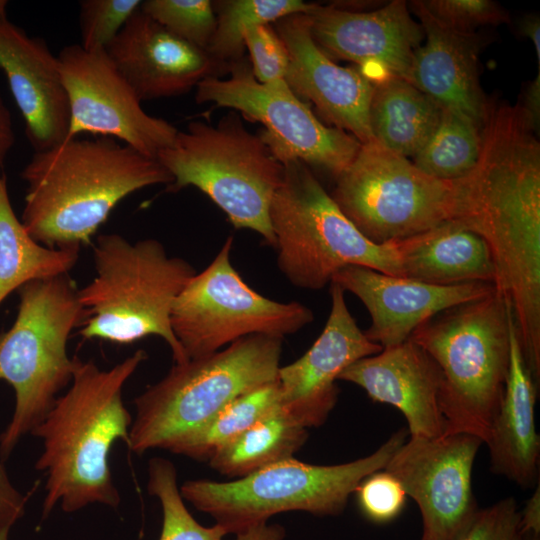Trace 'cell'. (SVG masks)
Returning <instances> with one entry per match:
<instances>
[{
	"mask_svg": "<svg viewBox=\"0 0 540 540\" xmlns=\"http://www.w3.org/2000/svg\"><path fill=\"white\" fill-rule=\"evenodd\" d=\"M453 222L481 236L495 287L511 305L525 365L540 383V151L517 140L486 144L460 180Z\"/></svg>",
	"mask_w": 540,
	"mask_h": 540,
	"instance_id": "1",
	"label": "cell"
},
{
	"mask_svg": "<svg viewBox=\"0 0 540 540\" xmlns=\"http://www.w3.org/2000/svg\"><path fill=\"white\" fill-rule=\"evenodd\" d=\"M20 176L21 222L30 236L48 248L78 251L127 196L173 181L156 158L109 137H72L37 151Z\"/></svg>",
	"mask_w": 540,
	"mask_h": 540,
	"instance_id": "2",
	"label": "cell"
},
{
	"mask_svg": "<svg viewBox=\"0 0 540 540\" xmlns=\"http://www.w3.org/2000/svg\"><path fill=\"white\" fill-rule=\"evenodd\" d=\"M146 358L144 350H137L103 370L76 357L68 390L31 432L43 442L35 464L47 476L43 517L58 503L65 512L94 503L118 506L109 455L116 441L128 443L132 418L122 390Z\"/></svg>",
	"mask_w": 540,
	"mask_h": 540,
	"instance_id": "3",
	"label": "cell"
},
{
	"mask_svg": "<svg viewBox=\"0 0 540 540\" xmlns=\"http://www.w3.org/2000/svg\"><path fill=\"white\" fill-rule=\"evenodd\" d=\"M512 317L507 298L495 289L436 314L409 337L440 369L445 433L487 442L505 392Z\"/></svg>",
	"mask_w": 540,
	"mask_h": 540,
	"instance_id": "4",
	"label": "cell"
},
{
	"mask_svg": "<svg viewBox=\"0 0 540 540\" xmlns=\"http://www.w3.org/2000/svg\"><path fill=\"white\" fill-rule=\"evenodd\" d=\"M93 260L96 275L78 291L87 315L79 330L83 339L127 345L159 336L170 347L174 364L188 361L170 318L195 268L169 256L156 239L131 243L116 233L96 237Z\"/></svg>",
	"mask_w": 540,
	"mask_h": 540,
	"instance_id": "5",
	"label": "cell"
},
{
	"mask_svg": "<svg viewBox=\"0 0 540 540\" xmlns=\"http://www.w3.org/2000/svg\"><path fill=\"white\" fill-rule=\"evenodd\" d=\"M78 291L68 273L32 280L17 290L16 319L0 334V380L12 386L16 399L11 421L0 435L2 460L72 381L76 357L68 356L67 344L87 318Z\"/></svg>",
	"mask_w": 540,
	"mask_h": 540,
	"instance_id": "6",
	"label": "cell"
},
{
	"mask_svg": "<svg viewBox=\"0 0 540 540\" xmlns=\"http://www.w3.org/2000/svg\"><path fill=\"white\" fill-rule=\"evenodd\" d=\"M283 338L243 337L223 350L174 364L134 400L127 446L168 450L242 394L277 380Z\"/></svg>",
	"mask_w": 540,
	"mask_h": 540,
	"instance_id": "7",
	"label": "cell"
},
{
	"mask_svg": "<svg viewBox=\"0 0 540 540\" xmlns=\"http://www.w3.org/2000/svg\"><path fill=\"white\" fill-rule=\"evenodd\" d=\"M156 158L172 176L168 191L198 188L236 229L255 231L275 247L270 206L283 181L284 165L236 111H229L216 125L189 122Z\"/></svg>",
	"mask_w": 540,
	"mask_h": 540,
	"instance_id": "8",
	"label": "cell"
},
{
	"mask_svg": "<svg viewBox=\"0 0 540 540\" xmlns=\"http://www.w3.org/2000/svg\"><path fill=\"white\" fill-rule=\"evenodd\" d=\"M407 436L401 428L372 454L348 463L313 465L291 457L228 482L188 480L180 493L226 534L237 535L282 512L337 515L365 477L386 467Z\"/></svg>",
	"mask_w": 540,
	"mask_h": 540,
	"instance_id": "9",
	"label": "cell"
},
{
	"mask_svg": "<svg viewBox=\"0 0 540 540\" xmlns=\"http://www.w3.org/2000/svg\"><path fill=\"white\" fill-rule=\"evenodd\" d=\"M282 163L283 181L271 202L270 221L278 267L294 286L321 289L350 265L400 277L391 243L377 245L362 235L305 163Z\"/></svg>",
	"mask_w": 540,
	"mask_h": 540,
	"instance_id": "10",
	"label": "cell"
},
{
	"mask_svg": "<svg viewBox=\"0 0 540 540\" xmlns=\"http://www.w3.org/2000/svg\"><path fill=\"white\" fill-rule=\"evenodd\" d=\"M335 180L331 197L362 235L377 245L408 238L456 217L458 180L431 177L410 159L375 141L361 144Z\"/></svg>",
	"mask_w": 540,
	"mask_h": 540,
	"instance_id": "11",
	"label": "cell"
},
{
	"mask_svg": "<svg viewBox=\"0 0 540 540\" xmlns=\"http://www.w3.org/2000/svg\"><path fill=\"white\" fill-rule=\"evenodd\" d=\"M232 245L229 236L174 302L171 327L188 360L250 335L284 338L314 319L312 310L300 302H278L253 290L231 263Z\"/></svg>",
	"mask_w": 540,
	"mask_h": 540,
	"instance_id": "12",
	"label": "cell"
},
{
	"mask_svg": "<svg viewBox=\"0 0 540 540\" xmlns=\"http://www.w3.org/2000/svg\"><path fill=\"white\" fill-rule=\"evenodd\" d=\"M230 77H208L196 86L198 104L213 103L262 123L260 133L282 163L298 159L336 179L353 161L361 143L351 134L324 124L285 80L262 84L245 57L229 64Z\"/></svg>",
	"mask_w": 540,
	"mask_h": 540,
	"instance_id": "13",
	"label": "cell"
},
{
	"mask_svg": "<svg viewBox=\"0 0 540 540\" xmlns=\"http://www.w3.org/2000/svg\"><path fill=\"white\" fill-rule=\"evenodd\" d=\"M57 57L69 98L68 138L84 133L109 137L152 158L172 146L179 130L144 111L105 50L70 44Z\"/></svg>",
	"mask_w": 540,
	"mask_h": 540,
	"instance_id": "14",
	"label": "cell"
},
{
	"mask_svg": "<svg viewBox=\"0 0 540 540\" xmlns=\"http://www.w3.org/2000/svg\"><path fill=\"white\" fill-rule=\"evenodd\" d=\"M483 442L465 433L409 437L386 467L419 507L421 540H456L478 511L472 470Z\"/></svg>",
	"mask_w": 540,
	"mask_h": 540,
	"instance_id": "15",
	"label": "cell"
},
{
	"mask_svg": "<svg viewBox=\"0 0 540 540\" xmlns=\"http://www.w3.org/2000/svg\"><path fill=\"white\" fill-rule=\"evenodd\" d=\"M304 15L313 40L332 60L355 63L373 83L388 77L409 80L424 33L406 1L366 12L315 4Z\"/></svg>",
	"mask_w": 540,
	"mask_h": 540,
	"instance_id": "16",
	"label": "cell"
},
{
	"mask_svg": "<svg viewBox=\"0 0 540 540\" xmlns=\"http://www.w3.org/2000/svg\"><path fill=\"white\" fill-rule=\"evenodd\" d=\"M329 285L331 309L321 334L303 356L278 371L282 412L305 428L327 420L338 400L336 381L342 371L382 350L358 327L345 291L335 282Z\"/></svg>",
	"mask_w": 540,
	"mask_h": 540,
	"instance_id": "17",
	"label": "cell"
},
{
	"mask_svg": "<svg viewBox=\"0 0 540 540\" xmlns=\"http://www.w3.org/2000/svg\"><path fill=\"white\" fill-rule=\"evenodd\" d=\"M272 25L288 51L284 80L292 92L311 102L328 126L361 144L373 141L368 113L374 83L359 68L340 66L328 57L313 40L304 13Z\"/></svg>",
	"mask_w": 540,
	"mask_h": 540,
	"instance_id": "18",
	"label": "cell"
},
{
	"mask_svg": "<svg viewBox=\"0 0 540 540\" xmlns=\"http://www.w3.org/2000/svg\"><path fill=\"white\" fill-rule=\"evenodd\" d=\"M105 51L141 102L185 94L229 71V64L174 35L140 8Z\"/></svg>",
	"mask_w": 540,
	"mask_h": 540,
	"instance_id": "19",
	"label": "cell"
},
{
	"mask_svg": "<svg viewBox=\"0 0 540 540\" xmlns=\"http://www.w3.org/2000/svg\"><path fill=\"white\" fill-rule=\"evenodd\" d=\"M332 282L365 305L371 325L364 334L382 349L405 342L417 327L436 314L496 289L486 282L432 285L358 265L339 270Z\"/></svg>",
	"mask_w": 540,
	"mask_h": 540,
	"instance_id": "20",
	"label": "cell"
},
{
	"mask_svg": "<svg viewBox=\"0 0 540 540\" xmlns=\"http://www.w3.org/2000/svg\"><path fill=\"white\" fill-rule=\"evenodd\" d=\"M0 68L35 152L68 139L70 106L58 57L43 38L29 36L6 13L0 15Z\"/></svg>",
	"mask_w": 540,
	"mask_h": 540,
	"instance_id": "21",
	"label": "cell"
},
{
	"mask_svg": "<svg viewBox=\"0 0 540 540\" xmlns=\"http://www.w3.org/2000/svg\"><path fill=\"white\" fill-rule=\"evenodd\" d=\"M338 380L353 383L374 402L390 404L401 411L410 437L434 438L445 433L439 406L440 369L410 338L355 361Z\"/></svg>",
	"mask_w": 540,
	"mask_h": 540,
	"instance_id": "22",
	"label": "cell"
},
{
	"mask_svg": "<svg viewBox=\"0 0 540 540\" xmlns=\"http://www.w3.org/2000/svg\"><path fill=\"white\" fill-rule=\"evenodd\" d=\"M409 6L419 19L424 40L415 52L408 82L442 108L459 113L483 128L491 103L480 83L481 35L444 25L422 1H411Z\"/></svg>",
	"mask_w": 540,
	"mask_h": 540,
	"instance_id": "23",
	"label": "cell"
},
{
	"mask_svg": "<svg viewBox=\"0 0 540 540\" xmlns=\"http://www.w3.org/2000/svg\"><path fill=\"white\" fill-rule=\"evenodd\" d=\"M538 387L522 355L514 315L510 321V363L505 392L487 442L493 473L522 488L539 482L540 438L535 427Z\"/></svg>",
	"mask_w": 540,
	"mask_h": 540,
	"instance_id": "24",
	"label": "cell"
},
{
	"mask_svg": "<svg viewBox=\"0 0 540 540\" xmlns=\"http://www.w3.org/2000/svg\"><path fill=\"white\" fill-rule=\"evenodd\" d=\"M390 243L400 277L440 286L495 283V266L486 241L453 221Z\"/></svg>",
	"mask_w": 540,
	"mask_h": 540,
	"instance_id": "25",
	"label": "cell"
},
{
	"mask_svg": "<svg viewBox=\"0 0 540 540\" xmlns=\"http://www.w3.org/2000/svg\"><path fill=\"white\" fill-rule=\"evenodd\" d=\"M443 108L429 95L399 77L374 83L369 104L373 141L413 158L437 128Z\"/></svg>",
	"mask_w": 540,
	"mask_h": 540,
	"instance_id": "26",
	"label": "cell"
},
{
	"mask_svg": "<svg viewBox=\"0 0 540 540\" xmlns=\"http://www.w3.org/2000/svg\"><path fill=\"white\" fill-rule=\"evenodd\" d=\"M79 252L48 248L30 236L15 214L0 167V305L27 282L68 273Z\"/></svg>",
	"mask_w": 540,
	"mask_h": 540,
	"instance_id": "27",
	"label": "cell"
},
{
	"mask_svg": "<svg viewBox=\"0 0 540 540\" xmlns=\"http://www.w3.org/2000/svg\"><path fill=\"white\" fill-rule=\"evenodd\" d=\"M307 428L280 412L258 421L208 460L218 473L242 478L293 457L306 442Z\"/></svg>",
	"mask_w": 540,
	"mask_h": 540,
	"instance_id": "28",
	"label": "cell"
},
{
	"mask_svg": "<svg viewBox=\"0 0 540 540\" xmlns=\"http://www.w3.org/2000/svg\"><path fill=\"white\" fill-rule=\"evenodd\" d=\"M280 412L281 393L276 380L235 398L201 428L176 442L169 451L208 461L252 425Z\"/></svg>",
	"mask_w": 540,
	"mask_h": 540,
	"instance_id": "29",
	"label": "cell"
},
{
	"mask_svg": "<svg viewBox=\"0 0 540 540\" xmlns=\"http://www.w3.org/2000/svg\"><path fill=\"white\" fill-rule=\"evenodd\" d=\"M482 131L483 128L467 117L443 108L437 128L410 160L419 170L436 179H461L479 160Z\"/></svg>",
	"mask_w": 540,
	"mask_h": 540,
	"instance_id": "30",
	"label": "cell"
},
{
	"mask_svg": "<svg viewBox=\"0 0 540 540\" xmlns=\"http://www.w3.org/2000/svg\"><path fill=\"white\" fill-rule=\"evenodd\" d=\"M314 5L301 0L214 1L216 29L207 52L221 63L238 61L244 58V36L248 30L289 15L307 13Z\"/></svg>",
	"mask_w": 540,
	"mask_h": 540,
	"instance_id": "31",
	"label": "cell"
},
{
	"mask_svg": "<svg viewBox=\"0 0 540 540\" xmlns=\"http://www.w3.org/2000/svg\"><path fill=\"white\" fill-rule=\"evenodd\" d=\"M147 489L159 499L162 507L163 521L159 540H224L227 534L219 525L203 526L188 511L171 461L160 457L149 461Z\"/></svg>",
	"mask_w": 540,
	"mask_h": 540,
	"instance_id": "32",
	"label": "cell"
},
{
	"mask_svg": "<svg viewBox=\"0 0 540 540\" xmlns=\"http://www.w3.org/2000/svg\"><path fill=\"white\" fill-rule=\"evenodd\" d=\"M140 10L179 38L207 51L216 29L209 0H146Z\"/></svg>",
	"mask_w": 540,
	"mask_h": 540,
	"instance_id": "33",
	"label": "cell"
},
{
	"mask_svg": "<svg viewBox=\"0 0 540 540\" xmlns=\"http://www.w3.org/2000/svg\"><path fill=\"white\" fill-rule=\"evenodd\" d=\"M139 0H82L79 2L81 46L105 50L137 11Z\"/></svg>",
	"mask_w": 540,
	"mask_h": 540,
	"instance_id": "34",
	"label": "cell"
},
{
	"mask_svg": "<svg viewBox=\"0 0 540 540\" xmlns=\"http://www.w3.org/2000/svg\"><path fill=\"white\" fill-rule=\"evenodd\" d=\"M430 14L444 25L465 33L487 25L510 22L508 12L491 0H422Z\"/></svg>",
	"mask_w": 540,
	"mask_h": 540,
	"instance_id": "35",
	"label": "cell"
},
{
	"mask_svg": "<svg viewBox=\"0 0 540 540\" xmlns=\"http://www.w3.org/2000/svg\"><path fill=\"white\" fill-rule=\"evenodd\" d=\"M354 493L361 512L374 523H387L398 517L407 498L401 483L385 469L365 477Z\"/></svg>",
	"mask_w": 540,
	"mask_h": 540,
	"instance_id": "36",
	"label": "cell"
},
{
	"mask_svg": "<svg viewBox=\"0 0 540 540\" xmlns=\"http://www.w3.org/2000/svg\"><path fill=\"white\" fill-rule=\"evenodd\" d=\"M244 47L256 80L268 84L284 80L288 69L287 48L272 24H262L248 30Z\"/></svg>",
	"mask_w": 540,
	"mask_h": 540,
	"instance_id": "37",
	"label": "cell"
},
{
	"mask_svg": "<svg viewBox=\"0 0 540 540\" xmlns=\"http://www.w3.org/2000/svg\"><path fill=\"white\" fill-rule=\"evenodd\" d=\"M456 540H524L515 499L507 497L478 509Z\"/></svg>",
	"mask_w": 540,
	"mask_h": 540,
	"instance_id": "38",
	"label": "cell"
},
{
	"mask_svg": "<svg viewBox=\"0 0 540 540\" xmlns=\"http://www.w3.org/2000/svg\"><path fill=\"white\" fill-rule=\"evenodd\" d=\"M26 498L12 485L0 457V526L12 527L24 513Z\"/></svg>",
	"mask_w": 540,
	"mask_h": 540,
	"instance_id": "39",
	"label": "cell"
},
{
	"mask_svg": "<svg viewBox=\"0 0 540 540\" xmlns=\"http://www.w3.org/2000/svg\"><path fill=\"white\" fill-rule=\"evenodd\" d=\"M520 105L528 123L531 128L537 134L539 131L540 123V72L538 70L537 76L528 83L526 86Z\"/></svg>",
	"mask_w": 540,
	"mask_h": 540,
	"instance_id": "40",
	"label": "cell"
},
{
	"mask_svg": "<svg viewBox=\"0 0 540 540\" xmlns=\"http://www.w3.org/2000/svg\"><path fill=\"white\" fill-rule=\"evenodd\" d=\"M520 528L523 535H540V485L535 486L534 493L526 501L522 511H520Z\"/></svg>",
	"mask_w": 540,
	"mask_h": 540,
	"instance_id": "41",
	"label": "cell"
},
{
	"mask_svg": "<svg viewBox=\"0 0 540 540\" xmlns=\"http://www.w3.org/2000/svg\"><path fill=\"white\" fill-rule=\"evenodd\" d=\"M15 143L11 113L0 94V167Z\"/></svg>",
	"mask_w": 540,
	"mask_h": 540,
	"instance_id": "42",
	"label": "cell"
},
{
	"mask_svg": "<svg viewBox=\"0 0 540 540\" xmlns=\"http://www.w3.org/2000/svg\"><path fill=\"white\" fill-rule=\"evenodd\" d=\"M285 530L277 524L261 523L236 535L235 540H283Z\"/></svg>",
	"mask_w": 540,
	"mask_h": 540,
	"instance_id": "43",
	"label": "cell"
},
{
	"mask_svg": "<svg viewBox=\"0 0 540 540\" xmlns=\"http://www.w3.org/2000/svg\"><path fill=\"white\" fill-rule=\"evenodd\" d=\"M521 34L529 38L537 54L538 68L540 67V19L537 15L526 16L520 24Z\"/></svg>",
	"mask_w": 540,
	"mask_h": 540,
	"instance_id": "44",
	"label": "cell"
},
{
	"mask_svg": "<svg viewBox=\"0 0 540 540\" xmlns=\"http://www.w3.org/2000/svg\"><path fill=\"white\" fill-rule=\"evenodd\" d=\"M11 527H0V540H9L8 535Z\"/></svg>",
	"mask_w": 540,
	"mask_h": 540,
	"instance_id": "45",
	"label": "cell"
},
{
	"mask_svg": "<svg viewBox=\"0 0 540 540\" xmlns=\"http://www.w3.org/2000/svg\"><path fill=\"white\" fill-rule=\"evenodd\" d=\"M524 540H540V536L536 534H526L524 535Z\"/></svg>",
	"mask_w": 540,
	"mask_h": 540,
	"instance_id": "46",
	"label": "cell"
},
{
	"mask_svg": "<svg viewBox=\"0 0 540 540\" xmlns=\"http://www.w3.org/2000/svg\"><path fill=\"white\" fill-rule=\"evenodd\" d=\"M7 1L0 0V15L6 13Z\"/></svg>",
	"mask_w": 540,
	"mask_h": 540,
	"instance_id": "47",
	"label": "cell"
}]
</instances>
